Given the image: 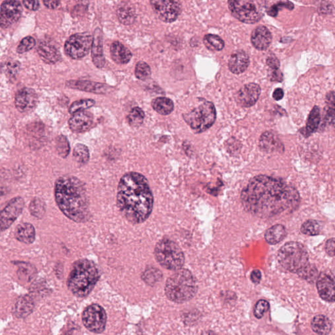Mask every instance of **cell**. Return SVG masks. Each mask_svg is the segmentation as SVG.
<instances>
[{
    "mask_svg": "<svg viewBox=\"0 0 335 335\" xmlns=\"http://www.w3.org/2000/svg\"><path fill=\"white\" fill-rule=\"evenodd\" d=\"M241 199L246 211L263 218L293 212L301 202L300 195L294 187L264 175L249 181L241 193Z\"/></svg>",
    "mask_w": 335,
    "mask_h": 335,
    "instance_id": "1",
    "label": "cell"
},
{
    "mask_svg": "<svg viewBox=\"0 0 335 335\" xmlns=\"http://www.w3.org/2000/svg\"><path fill=\"white\" fill-rule=\"evenodd\" d=\"M119 211L131 224L145 221L152 214L153 197L147 179L138 172H128L122 177L117 190Z\"/></svg>",
    "mask_w": 335,
    "mask_h": 335,
    "instance_id": "2",
    "label": "cell"
},
{
    "mask_svg": "<svg viewBox=\"0 0 335 335\" xmlns=\"http://www.w3.org/2000/svg\"><path fill=\"white\" fill-rule=\"evenodd\" d=\"M54 196L60 210L69 219L85 222L90 218L87 191L80 179L73 176L59 178L55 183Z\"/></svg>",
    "mask_w": 335,
    "mask_h": 335,
    "instance_id": "3",
    "label": "cell"
},
{
    "mask_svg": "<svg viewBox=\"0 0 335 335\" xmlns=\"http://www.w3.org/2000/svg\"><path fill=\"white\" fill-rule=\"evenodd\" d=\"M99 277V270L94 263L87 259H80L71 267L67 285L73 295L85 297L94 289Z\"/></svg>",
    "mask_w": 335,
    "mask_h": 335,
    "instance_id": "4",
    "label": "cell"
},
{
    "mask_svg": "<svg viewBox=\"0 0 335 335\" xmlns=\"http://www.w3.org/2000/svg\"><path fill=\"white\" fill-rule=\"evenodd\" d=\"M197 291V281L190 270L187 269L177 270L167 280L165 286L167 297L177 303L191 300Z\"/></svg>",
    "mask_w": 335,
    "mask_h": 335,
    "instance_id": "5",
    "label": "cell"
},
{
    "mask_svg": "<svg viewBox=\"0 0 335 335\" xmlns=\"http://www.w3.org/2000/svg\"><path fill=\"white\" fill-rule=\"evenodd\" d=\"M277 260L284 269L299 274L309 265L307 250L302 244L289 241L277 253Z\"/></svg>",
    "mask_w": 335,
    "mask_h": 335,
    "instance_id": "6",
    "label": "cell"
},
{
    "mask_svg": "<svg viewBox=\"0 0 335 335\" xmlns=\"http://www.w3.org/2000/svg\"><path fill=\"white\" fill-rule=\"evenodd\" d=\"M184 120L196 133H203L211 127L216 119V110L212 102L200 100L197 106L183 116Z\"/></svg>",
    "mask_w": 335,
    "mask_h": 335,
    "instance_id": "7",
    "label": "cell"
},
{
    "mask_svg": "<svg viewBox=\"0 0 335 335\" xmlns=\"http://www.w3.org/2000/svg\"><path fill=\"white\" fill-rule=\"evenodd\" d=\"M155 255L159 264L168 270L177 271L181 269L185 263L182 250L175 243L169 239H164L157 243Z\"/></svg>",
    "mask_w": 335,
    "mask_h": 335,
    "instance_id": "8",
    "label": "cell"
},
{
    "mask_svg": "<svg viewBox=\"0 0 335 335\" xmlns=\"http://www.w3.org/2000/svg\"><path fill=\"white\" fill-rule=\"evenodd\" d=\"M228 4L232 15L241 22L254 24L263 16V7L259 2L238 0L229 1Z\"/></svg>",
    "mask_w": 335,
    "mask_h": 335,
    "instance_id": "9",
    "label": "cell"
},
{
    "mask_svg": "<svg viewBox=\"0 0 335 335\" xmlns=\"http://www.w3.org/2000/svg\"><path fill=\"white\" fill-rule=\"evenodd\" d=\"M93 40L94 38L88 32L75 33L66 41L64 51L71 59H82L92 48Z\"/></svg>",
    "mask_w": 335,
    "mask_h": 335,
    "instance_id": "10",
    "label": "cell"
},
{
    "mask_svg": "<svg viewBox=\"0 0 335 335\" xmlns=\"http://www.w3.org/2000/svg\"><path fill=\"white\" fill-rule=\"evenodd\" d=\"M82 321L84 325L94 333H102L106 328L107 315L101 306L92 304L83 311Z\"/></svg>",
    "mask_w": 335,
    "mask_h": 335,
    "instance_id": "11",
    "label": "cell"
},
{
    "mask_svg": "<svg viewBox=\"0 0 335 335\" xmlns=\"http://www.w3.org/2000/svg\"><path fill=\"white\" fill-rule=\"evenodd\" d=\"M153 10L160 20L166 23L174 22L181 12V4L178 1L153 0L151 1Z\"/></svg>",
    "mask_w": 335,
    "mask_h": 335,
    "instance_id": "12",
    "label": "cell"
},
{
    "mask_svg": "<svg viewBox=\"0 0 335 335\" xmlns=\"http://www.w3.org/2000/svg\"><path fill=\"white\" fill-rule=\"evenodd\" d=\"M25 207V200L20 197L13 198L7 204L0 215V227L1 231H4L15 221L19 215L22 214Z\"/></svg>",
    "mask_w": 335,
    "mask_h": 335,
    "instance_id": "13",
    "label": "cell"
},
{
    "mask_svg": "<svg viewBox=\"0 0 335 335\" xmlns=\"http://www.w3.org/2000/svg\"><path fill=\"white\" fill-rule=\"evenodd\" d=\"M23 8L18 1H5L1 6L0 24L2 28H8L20 18Z\"/></svg>",
    "mask_w": 335,
    "mask_h": 335,
    "instance_id": "14",
    "label": "cell"
},
{
    "mask_svg": "<svg viewBox=\"0 0 335 335\" xmlns=\"http://www.w3.org/2000/svg\"><path fill=\"white\" fill-rule=\"evenodd\" d=\"M317 288L321 297L328 302H335V273L322 272L317 279Z\"/></svg>",
    "mask_w": 335,
    "mask_h": 335,
    "instance_id": "15",
    "label": "cell"
},
{
    "mask_svg": "<svg viewBox=\"0 0 335 335\" xmlns=\"http://www.w3.org/2000/svg\"><path fill=\"white\" fill-rule=\"evenodd\" d=\"M38 97L34 90L23 88L19 90L15 95V106L21 113L32 111L37 106Z\"/></svg>",
    "mask_w": 335,
    "mask_h": 335,
    "instance_id": "16",
    "label": "cell"
},
{
    "mask_svg": "<svg viewBox=\"0 0 335 335\" xmlns=\"http://www.w3.org/2000/svg\"><path fill=\"white\" fill-rule=\"evenodd\" d=\"M260 87L256 83H250L240 88L236 96V101L244 107L253 106L259 99Z\"/></svg>",
    "mask_w": 335,
    "mask_h": 335,
    "instance_id": "17",
    "label": "cell"
},
{
    "mask_svg": "<svg viewBox=\"0 0 335 335\" xmlns=\"http://www.w3.org/2000/svg\"><path fill=\"white\" fill-rule=\"evenodd\" d=\"M66 86L74 89L95 93V94H106L111 91V87L106 84L85 80L68 81L66 82Z\"/></svg>",
    "mask_w": 335,
    "mask_h": 335,
    "instance_id": "18",
    "label": "cell"
},
{
    "mask_svg": "<svg viewBox=\"0 0 335 335\" xmlns=\"http://www.w3.org/2000/svg\"><path fill=\"white\" fill-rule=\"evenodd\" d=\"M93 116L89 111H83L73 114L69 121L71 130L76 133H83L91 127Z\"/></svg>",
    "mask_w": 335,
    "mask_h": 335,
    "instance_id": "19",
    "label": "cell"
},
{
    "mask_svg": "<svg viewBox=\"0 0 335 335\" xmlns=\"http://www.w3.org/2000/svg\"><path fill=\"white\" fill-rule=\"evenodd\" d=\"M36 50L38 53L45 63L53 64L61 59V53L59 49L49 41H40Z\"/></svg>",
    "mask_w": 335,
    "mask_h": 335,
    "instance_id": "20",
    "label": "cell"
},
{
    "mask_svg": "<svg viewBox=\"0 0 335 335\" xmlns=\"http://www.w3.org/2000/svg\"><path fill=\"white\" fill-rule=\"evenodd\" d=\"M272 36L267 27L259 26L251 33V41L253 47L259 51H264L271 44Z\"/></svg>",
    "mask_w": 335,
    "mask_h": 335,
    "instance_id": "21",
    "label": "cell"
},
{
    "mask_svg": "<svg viewBox=\"0 0 335 335\" xmlns=\"http://www.w3.org/2000/svg\"><path fill=\"white\" fill-rule=\"evenodd\" d=\"M91 57L95 65L99 68H102L106 63V60L103 50V34L102 30L98 28L95 31L93 40Z\"/></svg>",
    "mask_w": 335,
    "mask_h": 335,
    "instance_id": "22",
    "label": "cell"
},
{
    "mask_svg": "<svg viewBox=\"0 0 335 335\" xmlns=\"http://www.w3.org/2000/svg\"><path fill=\"white\" fill-rule=\"evenodd\" d=\"M250 58L245 51L239 50L232 54L229 61V68L232 73L240 74L247 69Z\"/></svg>",
    "mask_w": 335,
    "mask_h": 335,
    "instance_id": "23",
    "label": "cell"
},
{
    "mask_svg": "<svg viewBox=\"0 0 335 335\" xmlns=\"http://www.w3.org/2000/svg\"><path fill=\"white\" fill-rule=\"evenodd\" d=\"M259 145L263 151L267 153L282 152L284 150L283 143L279 138L269 131L265 132L260 136Z\"/></svg>",
    "mask_w": 335,
    "mask_h": 335,
    "instance_id": "24",
    "label": "cell"
},
{
    "mask_svg": "<svg viewBox=\"0 0 335 335\" xmlns=\"http://www.w3.org/2000/svg\"><path fill=\"white\" fill-rule=\"evenodd\" d=\"M112 59L117 64H125L131 61L132 53L124 45L119 42H115L110 48Z\"/></svg>",
    "mask_w": 335,
    "mask_h": 335,
    "instance_id": "25",
    "label": "cell"
},
{
    "mask_svg": "<svg viewBox=\"0 0 335 335\" xmlns=\"http://www.w3.org/2000/svg\"><path fill=\"white\" fill-rule=\"evenodd\" d=\"M34 308V303L32 299L28 295L21 296L16 301L14 308L16 317L19 318L27 317L32 312Z\"/></svg>",
    "mask_w": 335,
    "mask_h": 335,
    "instance_id": "26",
    "label": "cell"
},
{
    "mask_svg": "<svg viewBox=\"0 0 335 335\" xmlns=\"http://www.w3.org/2000/svg\"><path fill=\"white\" fill-rule=\"evenodd\" d=\"M16 240L21 243L30 244L34 241L35 239V230L34 227L30 224L18 225L15 231Z\"/></svg>",
    "mask_w": 335,
    "mask_h": 335,
    "instance_id": "27",
    "label": "cell"
},
{
    "mask_svg": "<svg viewBox=\"0 0 335 335\" xmlns=\"http://www.w3.org/2000/svg\"><path fill=\"white\" fill-rule=\"evenodd\" d=\"M117 14L119 21L124 25H131L136 18L135 9L127 2H124L119 5Z\"/></svg>",
    "mask_w": 335,
    "mask_h": 335,
    "instance_id": "28",
    "label": "cell"
},
{
    "mask_svg": "<svg viewBox=\"0 0 335 335\" xmlns=\"http://www.w3.org/2000/svg\"><path fill=\"white\" fill-rule=\"evenodd\" d=\"M311 325L313 331L320 335H327L332 329L331 320L324 315H318L313 318Z\"/></svg>",
    "mask_w": 335,
    "mask_h": 335,
    "instance_id": "29",
    "label": "cell"
},
{
    "mask_svg": "<svg viewBox=\"0 0 335 335\" xmlns=\"http://www.w3.org/2000/svg\"><path fill=\"white\" fill-rule=\"evenodd\" d=\"M286 236L287 231L285 227L282 225L277 224L267 230L265 237L268 243L274 245L281 243Z\"/></svg>",
    "mask_w": 335,
    "mask_h": 335,
    "instance_id": "30",
    "label": "cell"
},
{
    "mask_svg": "<svg viewBox=\"0 0 335 335\" xmlns=\"http://www.w3.org/2000/svg\"><path fill=\"white\" fill-rule=\"evenodd\" d=\"M321 121L320 109L319 107L315 106L313 107L312 111H310L309 116H308L307 123H306V128L304 135L306 136L312 135L318 131L319 127Z\"/></svg>",
    "mask_w": 335,
    "mask_h": 335,
    "instance_id": "31",
    "label": "cell"
},
{
    "mask_svg": "<svg viewBox=\"0 0 335 335\" xmlns=\"http://www.w3.org/2000/svg\"><path fill=\"white\" fill-rule=\"evenodd\" d=\"M153 108L159 114L166 116L172 113L174 108V102L168 98L159 97L153 100Z\"/></svg>",
    "mask_w": 335,
    "mask_h": 335,
    "instance_id": "32",
    "label": "cell"
},
{
    "mask_svg": "<svg viewBox=\"0 0 335 335\" xmlns=\"http://www.w3.org/2000/svg\"><path fill=\"white\" fill-rule=\"evenodd\" d=\"M204 44L208 49L212 51H221L225 46L224 41L214 34H207L204 38Z\"/></svg>",
    "mask_w": 335,
    "mask_h": 335,
    "instance_id": "33",
    "label": "cell"
},
{
    "mask_svg": "<svg viewBox=\"0 0 335 335\" xmlns=\"http://www.w3.org/2000/svg\"><path fill=\"white\" fill-rule=\"evenodd\" d=\"M142 279L146 284L150 286H155V284L162 281V273L156 268L151 267L146 269L145 271L143 272Z\"/></svg>",
    "mask_w": 335,
    "mask_h": 335,
    "instance_id": "34",
    "label": "cell"
},
{
    "mask_svg": "<svg viewBox=\"0 0 335 335\" xmlns=\"http://www.w3.org/2000/svg\"><path fill=\"white\" fill-rule=\"evenodd\" d=\"M145 118V114L140 107H135L132 109L126 119L129 124L133 127H138L142 125Z\"/></svg>",
    "mask_w": 335,
    "mask_h": 335,
    "instance_id": "35",
    "label": "cell"
},
{
    "mask_svg": "<svg viewBox=\"0 0 335 335\" xmlns=\"http://www.w3.org/2000/svg\"><path fill=\"white\" fill-rule=\"evenodd\" d=\"M322 231V227L319 222L315 220L310 219L304 222L301 226V231L308 236L318 235Z\"/></svg>",
    "mask_w": 335,
    "mask_h": 335,
    "instance_id": "36",
    "label": "cell"
},
{
    "mask_svg": "<svg viewBox=\"0 0 335 335\" xmlns=\"http://www.w3.org/2000/svg\"><path fill=\"white\" fill-rule=\"evenodd\" d=\"M73 157L75 158L76 161L80 164H85L87 163L89 160V151H88L87 146L81 144H77L73 150Z\"/></svg>",
    "mask_w": 335,
    "mask_h": 335,
    "instance_id": "37",
    "label": "cell"
},
{
    "mask_svg": "<svg viewBox=\"0 0 335 335\" xmlns=\"http://www.w3.org/2000/svg\"><path fill=\"white\" fill-rule=\"evenodd\" d=\"M96 104V102L92 99H83L78 100L72 103L69 109V112L71 114H74L79 111H85V109L90 108Z\"/></svg>",
    "mask_w": 335,
    "mask_h": 335,
    "instance_id": "38",
    "label": "cell"
},
{
    "mask_svg": "<svg viewBox=\"0 0 335 335\" xmlns=\"http://www.w3.org/2000/svg\"><path fill=\"white\" fill-rule=\"evenodd\" d=\"M135 75L140 80H147L152 75V70L150 66L145 62H138L136 66Z\"/></svg>",
    "mask_w": 335,
    "mask_h": 335,
    "instance_id": "39",
    "label": "cell"
},
{
    "mask_svg": "<svg viewBox=\"0 0 335 335\" xmlns=\"http://www.w3.org/2000/svg\"><path fill=\"white\" fill-rule=\"evenodd\" d=\"M31 214L36 217H42L45 213V204L40 198H34L30 204Z\"/></svg>",
    "mask_w": 335,
    "mask_h": 335,
    "instance_id": "40",
    "label": "cell"
},
{
    "mask_svg": "<svg viewBox=\"0 0 335 335\" xmlns=\"http://www.w3.org/2000/svg\"><path fill=\"white\" fill-rule=\"evenodd\" d=\"M56 148L59 155L62 157L66 158L69 153L70 147L67 138L64 136H59L56 140Z\"/></svg>",
    "mask_w": 335,
    "mask_h": 335,
    "instance_id": "41",
    "label": "cell"
},
{
    "mask_svg": "<svg viewBox=\"0 0 335 335\" xmlns=\"http://www.w3.org/2000/svg\"><path fill=\"white\" fill-rule=\"evenodd\" d=\"M36 42L34 38L32 36H27L24 38L20 44H19L16 51L19 54L25 53L26 52L29 51L35 47Z\"/></svg>",
    "mask_w": 335,
    "mask_h": 335,
    "instance_id": "42",
    "label": "cell"
},
{
    "mask_svg": "<svg viewBox=\"0 0 335 335\" xmlns=\"http://www.w3.org/2000/svg\"><path fill=\"white\" fill-rule=\"evenodd\" d=\"M299 276L308 282H313L318 279V274L317 268L312 265H308L299 274Z\"/></svg>",
    "mask_w": 335,
    "mask_h": 335,
    "instance_id": "43",
    "label": "cell"
},
{
    "mask_svg": "<svg viewBox=\"0 0 335 335\" xmlns=\"http://www.w3.org/2000/svg\"><path fill=\"white\" fill-rule=\"evenodd\" d=\"M270 307L269 303L267 301L259 300L255 306L254 315L258 319H260L264 315V313L269 310Z\"/></svg>",
    "mask_w": 335,
    "mask_h": 335,
    "instance_id": "44",
    "label": "cell"
},
{
    "mask_svg": "<svg viewBox=\"0 0 335 335\" xmlns=\"http://www.w3.org/2000/svg\"><path fill=\"white\" fill-rule=\"evenodd\" d=\"M35 273V269H33L32 265L26 264V263H21L19 265L18 274L19 276L28 277L31 278L33 274Z\"/></svg>",
    "mask_w": 335,
    "mask_h": 335,
    "instance_id": "45",
    "label": "cell"
},
{
    "mask_svg": "<svg viewBox=\"0 0 335 335\" xmlns=\"http://www.w3.org/2000/svg\"><path fill=\"white\" fill-rule=\"evenodd\" d=\"M325 120L327 123L335 124V104L327 106Z\"/></svg>",
    "mask_w": 335,
    "mask_h": 335,
    "instance_id": "46",
    "label": "cell"
},
{
    "mask_svg": "<svg viewBox=\"0 0 335 335\" xmlns=\"http://www.w3.org/2000/svg\"><path fill=\"white\" fill-rule=\"evenodd\" d=\"M325 251L331 257L335 256V238L329 239L325 244Z\"/></svg>",
    "mask_w": 335,
    "mask_h": 335,
    "instance_id": "47",
    "label": "cell"
},
{
    "mask_svg": "<svg viewBox=\"0 0 335 335\" xmlns=\"http://www.w3.org/2000/svg\"><path fill=\"white\" fill-rule=\"evenodd\" d=\"M267 64L271 70L279 69L280 65H281L279 60L274 56L269 57L267 60Z\"/></svg>",
    "mask_w": 335,
    "mask_h": 335,
    "instance_id": "48",
    "label": "cell"
},
{
    "mask_svg": "<svg viewBox=\"0 0 335 335\" xmlns=\"http://www.w3.org/2000/svg\"><path fill=\"white\" fill-rule=\"evenodd\" d=\"M270 80L272 81H277V82H281L283 81V74L280 69L276 70H271L269 75Z\"/></svg>",
    "mask_w": 335,
    "mask_h": 335,
    "instance_id": "49",
    "label": "cell"
},
{
    "mask_svg": "<svg viewBox=\"0 0 335 335\" xmlns=\"http://www.w3.org/2000/svg\"><path fill=\"white\" fill-rule=\"evenodd\" d=\"M23 3L30 10H37L40 7V2L38 1H23Z\"/></svg>",
    "mask_w": 335,
    "mask_h": 335,
    "instance_id": "50",
    "label": "cell"
},
{
    "mask_svg": "<svg viewBox=\"0 0 335 335\" xmlns=\"http://www.w3.org/2000/svg\"><path fill=\"white\" fill-rule=\"evenodd\" d=\"M251 280L254 284H259L260 280H262V273H260V270H253V271L251 272Z\"/></svg>",
    "mask_w": 335,
    "mask_h": 335,
    "instance_id": "51",
    "label": "cell"
},
{
    "mask_svg": "<svg viewBox=\"0 0 335 335\" xmlns=\"http://www.w3.org/2000/svg\"><path fill=\"white\" fill-rule=\"evenodd\" d=\"M325 101H326L327 106L328 105L335 104V92L330 91L328 92L326 95V98H325Z\"/></svg>",
    "mask_w": 335,
    "mask_h": 335,
    "instance_id": "52",
    "label": "cell"
},
{
    "mask_svg": "<svg viewBox=\"0 0 335 335\" xmlns=\"http://www.w3.org/2000/svg\"><path fill=\"white\" fill-rule=\"evenodd\" d=\"M284 92L283 89L281 88H277L273 92V99L277 101L283 99Z\"/></svg>",
    "mask_w": 335,
    "mask_h": 335,
    "instance_id": "53",
    "label": "cell"
},
{
    "mask_svg": "<svg viewBox=\"0 0 335 335\" xmlns=\"http://www.w3.org/2000/svg\"><path fill=\"white\" fill-rule=\"evenodd\" d=\"M45 6L49 9H55L59 6L60 2L59 1H44Z\"/></svg>",
    "mask_w": 335,
    "mask_h": 335,
    "instance_id": "54",
    "label": "cell"
},
{
    "mask_svg": "<svg viewBox=\"0 0 335 335\" xmlns=\"http://www.w3.org/2000/svg\"><path fill=\"white\" fill-rule=\"evenodd\" d=\"M325 5H322V6H321V12H322V13H331L332 12V5L331 4H328V5H326V2L324 3Z\"/></svg>",
    "mask_w": 335,
    "mask_h": 335,
    "instance_id": "55",
    "label": "cell"
},
{
    "mask_svg": "<svg viewBox=\"0 0 335 335\" xmlns=\"http://www.w3.org/2000/svg\"><path fill=\"white\" fill-rule=\"evenodd\" d=\"M278 11L279 9L277 8L276 4L274 5L273 6H272L271 8L269 9V11H267V13L268 15H269L270 16H276L277 15V13H278Z\"/></svg>",
    "mask_w": 335,
    "mask_h": 335,
    "instance_id": "56",
    "label": "cell"
},
{
    "mask_svg": "<svg viewBox=\"0 0 335 335\" xmlns=\"http://www.w3.org/2000/svg\"><path fill=\"white\" fill-rule=\"evenodd\" d=\"M200 335H217V334H215L214 332L211 331H205L204 332H202V333Z\"/></svg>",
    "mask_w": 335,
    "mask_h": 335,
    "instance_id": "57",
    "label": "cell"
},
{
    "mask_svg": "<svg viewBox=\"0 0 335 335\" xmlns=\"http://www.w3.org/2000/svg\"><path fill=\"white\" fill-rule=\"evenodd\" d=\"M61 335H69V334H67V333H65V334H61Z\"/></svg>",
    "mask_w": 335,
    "mask_h": 335,
    "instance_id": "58",
    "label": "cell"
}]
</instances>
